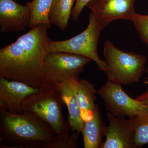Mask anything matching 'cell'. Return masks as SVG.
<instances>
[{
	"label": "cell",
	"instance_id": "cell-1",
	"mask_svg": "<svg viewBox=\"0 0 148 148\" xmlns=\"http://www.w3.org/2000/svg\"><path fill=\"white\" fill-rule=\"evenodd\" d=\"M47 26L41 24L0 49V77L39 87L49 53Z\"/></svg>",
	"mask_w": 148,
	"mask_h": 148
},
{
	"label": "cell",
	"instance_id": "cell-2",
	"mask_svg": "<svg viewBox=\"0 0 148 148\" xmlns=\"http://www.w3.org/2000/svg\"><path fill=\"white\" fill-rule=\"evenodd\" d=\"M57 136L49 125L27 111L14 114L0 108V148H39Z\"/></svg>",
	"mask_w": 148,
	"mask_h": 148
},
{
	"label": "cell",
	"instance_id": "cell-3",
	"mask_svg": "<svg viewBox=\"0 0 148 148\" xmlns=\"http://www.w3.org/2000/svg\"><path fill=\"white\" fill-rule=\"evenodd\" d=\"M39 90L24 103V111L38 117L47 123L57 136L69 135L71 127L63 114L64 102L57 83L42 81Z\"/></svg>",
	"mask_w": 148,
	"mask_h": 148
},
{
	"label": "cell",
	"instance_id": "cell-4",
	"mask_svg": "<svg viewBox=\"0 0 148 148\" xmlns=\"http://www.w3.org/2000/svg\"><path fill=\"white\" fill-rule=\"evenodd\" d=\"M103 55L107 80L124 85L138 82L145 70L147 58L135 52H126L116 47L110 40L104 44Z\"/></svg>",
	"mask_w": 148,
	"mask_h": 148
},
{
	"label": "cell",
	"instance_id": "cell-5",
	"mask_svg": "<svg viewBox=\"0 0 148 148\" xmlns=\"http://www.w3.org/2000/svg\"><path fill=\"white\" fill-rule=\"evenodd\" d=\"M101 26L91 11L88 26L83 32L69 39L62 41L50 40L47 44L49 52H66L83 56L94 61L98 69L104 71L106 61L100 59L98 52V41L101 31Z\"/></svg>",
	"mask_w": 148,
	"mask_h": 148
},
{
	"label": "cell",
	"instance_id": "cell-6",
	"mask_svg": "<svg viewBox=\"0 0 148 148\" xmlns=\"http://www.w3.org/2000/svg\"><path fill=\"white\" fill-rule=\"evenodd\" d=\"M91 61L87 57L74 53L49 52L45 61L42 81L63 82L79 77Z\"/></svg>",
	"mask_w": 148,
	"mask_h": 148
},
{
	"label": "cell",
	"instance_id": "cell-7",
	"mask_svg": "<svg viewBox=\"0 0 148 148\" xmlns=\"http://www.w3.org/2000/svg\"><path fill=\"white\" fill-rule=\"evenodd\" d=\"M97 94L103 99L107 110L115 116L130 119L148 110L147 106L127 95L119 84L107 80Z\"/></svg>",
	"mask_w": 148,
	"mask_h": 148
},
{
	"label": "cell",
	"instance_id": "cell-8",
	"mask_svg": "<svg viewBox=\"0 0 148 148\" xmlns=\"http://www.w3.org/2000/svg\"><path fill=\"white\" fill-rule=\"evenodd\" d=\"M135 0H91L86 6L93 12L101 29L118 19L132 21Z\"/></svg>",
	"mask_w": 148,
	"mask_h": 148
},
{
	"label": "cell",
	"instance_id": "cell-9",
	"mask_svg": "<svg viewBox=\"0 0 148 148\" xmlns=\"http://www.w3.org/2000/svg\"><path fill=\"white\" fill-rule=\"evenodd\" d=\"M39 90V87L0 77V108L12 114H22L25 101Z\"/></svg>",
	"mask_w": 148,
	"mask_h": 148
},
{
	"label": "cell",
	"instance_id": "cell-10",
	"mask_svg": "<svg viewBox=\"0 0 148 148\" xmlns=\"http://www.w3.org/2000/svg\"><path fill=\"white\" fill-rule=\"evenodd\" d=\"M109 125L106 129V140L101 148H137L134 144L135 131L131 120L107 113Z\"/></svg>",
	"mask_w": 148,
	"mask_h": 148
},
{
	"label": "cell",
	"instance_id": "cell-11",
	"mask_svg": "<svg viewBox=\"0 0 148 148\" xmlns=\"http://www.w3.org/2000/svg\"><path fill=\"white\" fill-rule=\"evenodd\" d=\"M31 12L27 5L15 0H0L1 31L6 34L21 32L29 27Z\"/></svg>",
	"mask_w": 148,
	"mask_h": 148
},
{
	"label": "cell",
	"instance_id": "cell-12",
	"mask_svg": "<svg viewBox=\"0 0 148 148\" xmlns=\"http://www.w3.org/2000/svg\"><path fill=\"white\" fill-rule=\"evenodd\" d=\"M76 98L84 121L92 118L96 100L97 90L95 86L87 81L79 77L67 81Z\"/></svg>",
	"mask_w": 148,
	"mask_h": 148
},
{
	"label": "cell",
	"instance_id": "cell-13",
	"mask_svg": "<svg viewBox=\"0 0 148 148\" xmlns=\"http://www.w3.org/2000/svg\"><path fill=\"white\" fill-rule=\"evenodd\" d=\"M106 129L98 106L96 104L92 118L84 121L81 131L84 148H101Z\"/></svg>",
	"mask_w": 148,
	"mask_h": 148
},
{
	"label": "cell",
	"instance_id": "cell-14",
	"mask_svg": "<svg viewBox=\"0 0 148 148\" xmlns=\"http://www.w3.org/2000/svg\"><path fill=\"white\" fill-rule=\"evenodd\" d=\"M57 86L68 109V121L72 132H81L84 121L76 98L67 82L57 83Z\"/></svg>",
	"mask_w": 148,
	"mask_h": 148
},
{
	"label": "cell",
	"instance_id": "cell-15",
	"mask_svg": "<svg viewBox=\"0 0 148 148\" xmlns=\"http://www.w3.org/2000/svg\"><path fill=\"white\" fill-rule=\"evenodd\" d=\"M76 0H53L49 13L51 25H55L62 31L69 27L74 3Z\"/></svg>",
	"mask_w": 148,
	"mask_h": 148
},
{
	"label": "cell",
	"instance_id": "cell-16",
	"mask_svg": "<svg viewBox=\"0 0 148 148\" xmlns=\"http://www.w3.org/2000/svg\"><path fill=\"white\" fill-rule=\"evenodd\" d=\"M53 0H33L26 3L29 7L31 18L29 28H34L41 24H45L49 29L51 27L49 21V13Z\"/></svg>",
	"mask_w": 148,
	"mask_h": 148
},
{
	"label": "cell",
	"instance_id": "cell-17",
	"mask_svg": "<svg viewBox=\"0 0 148 148\" xmlns=\"http://www.w3.org/2000/svg\"><path fill=\"white\" fill-rule=\"evenodd\" d=\"M134 131V144L139 148L148 144V110L130 118Z\"/></svg>",
	"mask_w": 148,
	"mask_h": 148
},
{
	"label": "cell",
	"instance_id": "cell-18",
	"mask_svg": "<svg viewBox=\"0 0 148 148\" xmlns=\"http://www.w3.org/2000/svg\"><path fill=\"white\" fill-rule=\"evenodd\" d=\"M79 134L77 132H72L70 136H56L47 142H42L39 148H76Z\"/></svg>",
	"mask_w": 148,
	"mask_h": 148
},
{
	"label": "cell",
	"instance_id": "cell-19",
	"mask_svg": "<svg viewBox=\"0 0 148 148\" xmlns=\"http://www.w3.org/2000/svg\"><path fill=\"white\" fill-rule=\"evenodd\" d=\"M132 21L140 38L148 45V15L136 12Z\"/></svg>",
	"mask_w": 148,
	"mask_h": 148
},
{
	"label": "cell",
	"instance_id": "cell-20",
	"mask_svg": "<svg viewBox=\"0 0 148 148\" xmlns=\"http://www.w3.org/2000/svg\"><path fill=\"white\" fill-rule=\"evenodd\" d=\"M90 1L91 0H76L72 11L71 16L73 20L77 21L78 20L83 9Z\"/></svg>",
	"mask_w": 148,
	"mask_h": 148
},
{
	"label": "cell",
	"instance_id": "cell-21",
	"mask_svg": "<svg viewBox=\"0 0 148 148\" xmlns=\"http://www.w3.org/2000/svg\"><path fill=\"white\" fill-rule=\"evenodd\" d=\"M135 99L142 102L148 107V90L143 92L142 94L137 96Z\"/></svg>",
	"mask_w": 148,
	"mask_h": 148
},
{
	"label": "cell",
	"instance_id": "cell-22",
	"mask_svg": "<svg viewBox=\"0 0 148 148\" xmlns=\"http://www.w3.org/2000/svg\"><path fill=\"white\" fill-rule=\"evenodd\" d=\"M147 72H148V68L147 69ZM144 84L146 85H148V77H146L145 78V80L144 82Z\"/></svg>",
	"mask_w": 148,
	"mask_h": 148
}]
</instances>
